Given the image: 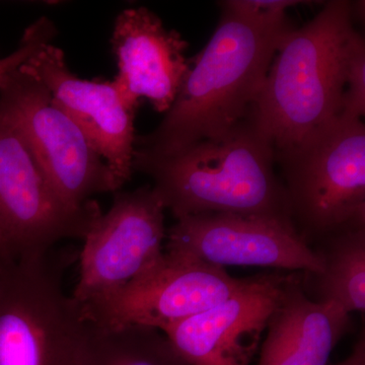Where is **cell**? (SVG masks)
I'll return each instance as SVG.
<instances>
[{"mask_svg":"<svg viewBox=\"0 0 365 365\" xmlns=\"http://www.w3.org/2000/svg\"><path fill=\"white\" fill-rule=\"evenodd\" d=\"M329 365H365V338L362 333L361 337L355 343L354 348L349 356L338 364Z\"/></svg>","mask_w":365,"mask_h":365,"instance_id":"cell-19","label":"cell"},{"mask_svg":"<svg viewBox=\"0 0 365 365\" xmlns=\"http://www.w3.org/2000/svg\"><path fill=\"white\" fill-rule=\"evenodd\" d=\"M165 251L225 268L264 267L318 274L322 260L294 223L237 213L179 218L167 230Z\"/></svg>","mask_w":365,"mask_h":365,"instance_id":"cell-10","label":"cell"},{"mask_svg":"<svg viewBox=\"0 0 365 365\" xmlns=\"http://www.w3.org/2000/svg\"><path fill=\"white\" fill-rule=\"evenodd\" d=\"M340 115L360 120L365 115V42L356 30L348 44L345 91Z\"/></svg>","mask_w":365,"mask_h":365,"instance_id":"cell-17","label":"cell"},{"mask_svg":"<svg viewBox=\"0 0 365 365\" xmlns=\"http://www.w3.org/2000/svg\"><path fill=\"white\" fill-rule=\"evenodd\" d=\"M56 33V28L49 19L43 16L34 21L25 31L18 49L0 60V76L25 64L43 46L52 43Z\"/></svg>","mask_w":365,"mask_h":365,"instance_id":"cell-18","label":"cell"},{"mask_svg":"<svg viewBox=\"0 0 365 365\" xmlns=\"http://www.w3.org/2000/svg\"><path fill=\"white\" fill-rule=\"evenodd\" d=\"M49 90L53 100L85 133L111 170L117 191L131 179L135 150V113L114 81H86L72 73L64 53L49 43L25 64Z\"/></svg>","mask_w":365,"mask_h":365,"instance_id":"cell-11","label":"cell"},{"mask_svg":"<svg viewBox=\"0 0 365 365\" xmlns=\"http://www.w3.org/2000/svg\"><path fill=\"white\" fill-rule=\"evenodd\" d=\"M354 16L353 2L327 1L313 20L292 29L276 52L249 114L275 153L341 114Z\"/></svg>","mask_w":365,"mask_h":365,"instance_id":"cell-3","label":"cell"},{"mask_svg":"<svg viewBox=\"0 0 365 365\" xmlns=\"http://www.w3.org/2000/svg\"><path fill=\"white\" fill-rule=\"evenodd\" d=\"M287 275L249 278L232 297L163 332L189 365H250Z\"/></svg>","mask_w":365,"mask_h":365,"instance_id":"cell-12","label":"cell"},{"mask_svg":"<svg viewBox=\"0 0 365 365\" xmlns=\"http://www.w3.org/2000/svg\"><path fill=\"white\" fill-rule=\"evenodd\" d=\"M101 215L95 201L73 209L60 200L20 132L0 112V251L14 257L48 254L57 242L85 239Z\"/></svg>","mask_w":365,"mask_h":365,"instance_id":"cell-7","label":"cell"},{"mask_svg":"<svg viewBox=\"0 0 365 365\" xmlns=\"http://www.w3.org/2000/svg\"><path fill=\"white\" fill-rule=\"evenodd\" d=\"M349 327V314L309 299L299 276L290 274L269 319L258 365H329Z\"/></svg>","mask_w":365,"mask_h":365,"instance_id":"cell-14","label":"cell"},{"mask_svg":"<svg viewBox=\"0 0 365 365\" xmlns=\"http://www.w3.org/2000/svg\"><path fill=\"white\" fill-rule=\"evenodd\" d=\"M165 207L151 186L116 192L85 237L72 299L83 311L117 294L162 257Z\"/></svg>","mask_w":365,"mask_h":365,"instance_id":"cell-8","label":"cell"},{"mask_svg":"<svg viewBox=\"0 0 365 365\" xmlns=\"http://www.w3.org/2000/svg\"><path fill=\"white\" fill-rule=\"evenodd\" d=\"M294 0H227L215 33L193 59L176 100L150 133L136 136L134 153L175 155L227 133L248 118L276 52L294 29Z\"/></svg>","mask_w":365,"mask_h":365,"instance_id":"cell-1","label":"cell"},{"mask_svg":"<svg viewBox=\"0 0 365 365\" xmlns=\"http://www.w3.org/2000/svg\"><path fill=\"white\" fill-rule=\"evenodd\" d=\"M74 365L189 364L158 329L102 326L88 321Z\"/></svg>","mask_w":365,"mask_h":365,"instance_id":"cell-15","label":"cell"},{"mask_svg":"<svg viewBox=\"0 0 365 365\" xmlns=\"http://www.w3.org/2000/svg\"><path fill=\"white\" fill-rule=\"evenodd\" d=\"M48 254L0 252V365L76 362L88 321Z\"/></svg>","mask_w":365,"mask_h":365,"instance_id":"cell-5","label":"cell"},{"mask_svg":"<svg viewBox=\"0 0 365 365\" xmlns=\"http://www.w3.org/2000/svg\"><path fill=\"white\" fill-rule=\"evenodd\" d=\"M276 165L272 143L249 116L227 133L175 155L133 157V170L150 177L151 188L176 220L237 213L292 222Z\"/></svg>","mask_w":365,"mask_h":365,"instance_id":"cell-2","label":"cell"},{"mask_svg":"<svg viewBox=\"0 0 365 365\" xmlns=\"http://www.w3.org/2000/svg\"><path fill=\"white\" fill-rule=\"evenodd\" d=\"M294 227L307 242L365 227V126L339 115L276 151Z\"/></svg>","mask_w":365,"mask_h":365,"instance_id":"cell-4","label":"cell"},{"mask_svg":"<svg viewBox=\"0 0 365 365\" xmlns=\"http://www.w3.org/2000/svg\"><path fill=\"white\" fill-rule=\"evenodd\" d=\"M248 279H237L225 268L165 251L116 294L83 313L98 325L144 326L165 332L225 302Z\"/></svg>","mask_w":365,"mask_h":365,"instance_id":"cell-9","label":"cell"},{"mask_svg":"<svg viewBox=\"0 0 365 365\" xmlns=\"http://www.w3.org/2000/svg\"><path fill=\"white\" fill-rule=\"evenodd\" d=\"M111 44L119 68L113 81L124 100L138 107L145 98L155 111H169L190 66L181 34L148 7H130L118 14Z\"/></svg>","mask_w":365,"mask_h":365,"instance_id":"cell-13","label":"cell"},{"mask_svg":"<svg viewBox=\"0 0 365 365\" xmlns=\"http://www.w3.org/2000/svg\"><path fill=\"white\" fill-rule=\"evenodd\" d=\"M4 248V237H2L1 230H0V250Z\"/></svg>","mask_w":365,"mask_h":365,"instance_id":"cell-20","label":"cell"},{"mask_svg":"<svg viewBox=\"0 0 365 365\" xmlns=\"http://www.w3.org/2000/svg\"><path fill=\"white\" fill-rule=\"evenodd\" d=\"M0 112L14 125L60 200L86 207L117 188L107 163L39 79L23 68L0 76Z\"/></svg>","mask_w":365,"mask_h":365,"instance_id":"cell-6","label":"cell"},{"mask_svg":"<svg viewBox=\"0 0 365 365\" xmlns=\"http://www.w3.org/2000/svg\"><path fill=\"white\" fill-rule=\"evenodd\" d=\"M314 250L322 260L321 272L307 274L314 280V302L364 314L365 227L326 237Z\"/></svg>","mask_w":365,"mask_h":365,"instance_id":"cell-16","label":"cell"}]
</instances>
